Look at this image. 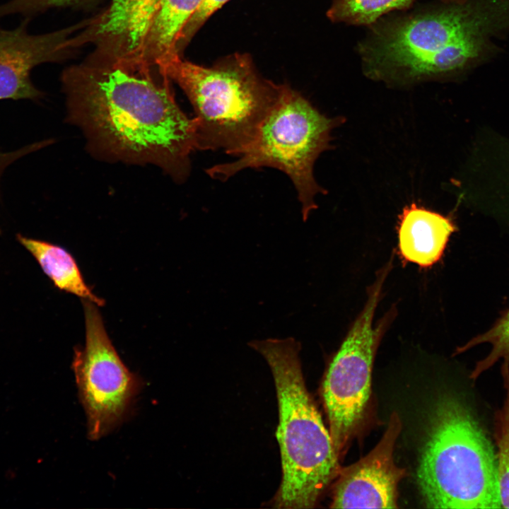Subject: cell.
<instances>
[{"instance_id":"ffe728a7","label":"cell","mask_w":509,"mask_h":509,"mask_svg":"<svg viewBox=\"0 0 509 509\" xmlns=\"http://www.w3.org/2000/svg\"><path fill=\"white\" fill-rule=\"evenodd\" d=\"M23 157V152L20 149L0 152V203L1 201V178L6 170L16 160Z\"/></svg>"},{"instance_id":"e0dca14e","label":"cell","mask_w":509,"mask_h":509,"mask_svg":"<svg viewBox=\"0 0 509 509\" xmlns=\"http://www.w3.org/2000/svg\"><path fill=\"white\" fill-rule=\"evenodd\" d=\"M502 407L495 414L496 479L501 508L509 509V385Z\"/></svg>"},{"instance_id":"7a4b0ae2","label":"cell","mask_w":509,"mask_h":509,"mask_svg":"<svg viewBox=\"0 0 509 509\" xmlns=\"http://www.w3.org/2000/svg\"><path fill=\"white\" fill-rule=\"evenodd\" d=\"M359 45L365 74L389 85L452 79L498 52L509 0H466L378 21Z\"/></svg>"},{"instance_id":"2e32d148","label":"cell","mask_w":509,"mask_h":509,"mask_svg":"<svg viewBox=\"0 0 509 509\" xmlns=\"http://www.w3.org/2000/svg\"><path fill=\"white\" fill-rule=\"evenodd\" d=\"M489 344V353L476 364L471 378L476 379L496 362L502 360L501 374L504 387L509 385V308L503 312L486 332L479 334L459 349V352L482 344Z\"/></svg>"},{"instance_id":"8992f818","label":"cell","mask_w":509,"mask_h":509,"mask_svg":"<svg viewBox=\"0 0 509 509\" xmlns=\"http://www.w3.org/2000/svg\"><path fill=\"white\" fill-rule=\"evenodd\" d=\"M344 121L341 117H327L299 92L281 85L276 101L252 140L235 156L238 158L206 172L214 180L226 181L247 168H276L293 182L305 221L317 208L315 197L327 193L315 179V163L332 147V131Z\"/></svg>"},{"instance_id":"ba28073f","label":"cell","mask_w":509,"mask_h":509,"mask_svg":"<svg viewBox=\"0 0 509 509\" xmlns=\"http://www.w3.org/2000/svg\"><path fill=\"white\" fill-rule=\"evenodd\" d=\"M84 349L75 350L73 369L88 418V435L98 440L124 418L140 381L123 363L105 330L98 305L82 300Z\"/></svg>"},{"instance_id":"ac0fdd59","label":"cell","mask_w":509,"mask_h":509,"mask_svg":"<svg viewBox=\"0 0 509 509\" xmlns=\"http://www.w3.org/2000/svg\"><path fill=\"white\" fill-rule=\"evenodd\" d=\"M79 1L81 0H11L0 5V17L13 13L28 16L50 8L68 6Z\"/></svg>"},{"instance_id":"3957f363","label":"cell","mask_w":509,"mask_h":509,"mask_svg":"<svg viewBox=\"0 0 509 509\" xmlns=\"http://www.w3.org/2000/svg\"><path fill=\"white\" fill-rule=\"evenodd\" d=\"M249 346L269 365L278 401L276 438L282 479L273 507L313 508L339 473V457L307 389L299 356L300 343L293 337L271 338L253 340Z\"/></svg>"},{"instance_id":"8fae6325","label":"cell","mask_w":509,"mask_h":509,"mask_svg":"<svg viewBox=\"0 0 509 509\" xmlns=\"http://www.w3.org/2000/svg\"><path fill=\"white\" fill-rule=\"evenodd\" d=\"M457 230L450 216L411 203L399 216V255L406 262L430 267L440 259L450 236Z\"/></svg>"},{"instance_id":"9c48e42d","label":"cell","mask_w":509,"mask_h":509,"mask_svg":"<svg viewBox=\"0 0 509 509\" xmlns=\"http://www.w3.org/2000/svg\"><path fill=\"white\" fill-rule=\"evenodd\" d=\"M401 429V420L394 413L375 447L356 463L339 470L331 508H397V486L405 470L396 465L393 454Z\"/></svg>"},{"instance_id":"277c9868","label":"cell","mask_w":509,"mask_h":509,"mask_svg":"<svg viewBox=\"0 0 509 509\" xmlns=\"http://www.w3.org/2000/svg\"><path fill=\"white\" fill-rule=\"evenodd\" d=\"M416 476L427 508H501L493 446L457 396L447 394L437 402Z\"/></svg>"},{"instance_id":"5bb4252c","label":"cell","mask_w":509,"mask_h":509,"mask_svg":"<svg viewBox=\"0 0 509 509\" xmlns=\"http://www.w3.org/2000/svg\"><path fill=\"white\" fill-rule=\"evenodd\" d=\"M16 240L32 255L56 288L103 305L104 300L86 285L75 259L64 248L21 233L16 235Z\"/></svg>"},{"instance_id":"52a82bcc","label":"cell","mask_w":509,"mask_h":509,"mask_svg":"<svg viewBox=\"0 0 509 509\" xmlns=\"http://www.w3.org/2000/svg\"><path fill=\"white\" fill-rule=\"evenodd\" d=\"M392 261L377 274L368 288L365 303L330 361L322 385V397L329 420V430L339 457L361 422L371 386L374 358L394 317L390 311L373 325L382 286Z\"/></svg>"},{"instance_id":"9a60e30c","label":"cell","mask_w":509,"mask_h":509,"mask_svg":"<svg viewBox=\"0 0 509 509\" xmlns=\"http://www.w3.org/2000/svg\"><path fill=\"white\" fill-rule=\"evenodd\" d=\"M416 0H333L327 11L334 23L372 25L390 11L409 8ZM463 3L466 0H440Z\"/></svg>"},{"instance_id":"d6986e66","label":"cell","mask_w":509,"mask_h":509,"mask_svg":"<svg viewBox=\"0 0 509 509\" xmlns=\"http://www.w3.org/2000/svg\"><path fill=\"white\" fill-rule=\"evenodd\" d=\"M229 0H202V2L185 25L177 45L181 49L189 41L199 28Z\"/></svg>"},{"instance_id":"30bf717a","label":"cell","mask_w":509,"mask_h":509,"mask_svg":"<svg viewBox=\"0 0 509 509\" xmlns=\"http://www.w3.org/2000/svg\"><path fill=\"white\" fill-rule=\"evenodd\" d=\"M28 23V18L13 30L0 28V100L40 98L43 93L32 83L31 70L64 59L74 45L82 43L81 35L72 37L76 26L31 35Z\"/></svg>"},{"instance_id":"7c38bea8","label":"cell","mask_w":509,"mask_h":509,"mask_svg":"<svg viewBox=\"0 0 509 509\" xmlns=\"http://www.w3.org/2000/svg\"><path fill=\"white\" fill-rule=\"evenodd\" d=\"M159 0H111L107 10L87 29L88 40L111 49L119 43L136 44L146 36Z\"/></svg>"},{"instance_id":"5b68a950","label":"cell","mask_w":509,"mask_h":509,"mask_svg":"<svg viewBox=\"0 0 509 509\" xmlns=\"http://www.w3.org/2000/svg\"><path fill=\"white\" fill-rule=\"evenodd\" d=\"M156 67L190 101L199 150L223 149L235 156L252 140L279 94L281 85L262 78L241 55L206 67L175 54Z\"/></svg>"},{"instance_id":"6da1fadb","label":"cell","mask_w":509,"mask_h":509,"mask_svg":"<svg viewBox=\"0 0 509 509\" xmlns=\"http://www.w3.org/2000/svg\"><path fill=\"white\" fill-rule=\"evenodd\" d=\"M62 79L68 119L97 152L156 164L176 181L185 180L197 149V122L177 104L168 78L95 52Z\"/></svg>"},{"instance_id":"4fadbf2b","label":"cell","mask_w":509,"mask_h":509,"mask_svg":"<svg viewBox=\"0 0 509 509\" xmlns=\"http://www.w3.org/2000/svg\"><path fill=\"white\" fill-rule=\"evenodd\" d=\"M202 0H159L139 57L146 68L180 54L177 45L182 33Z\"/></svg>"}]
</instances>
